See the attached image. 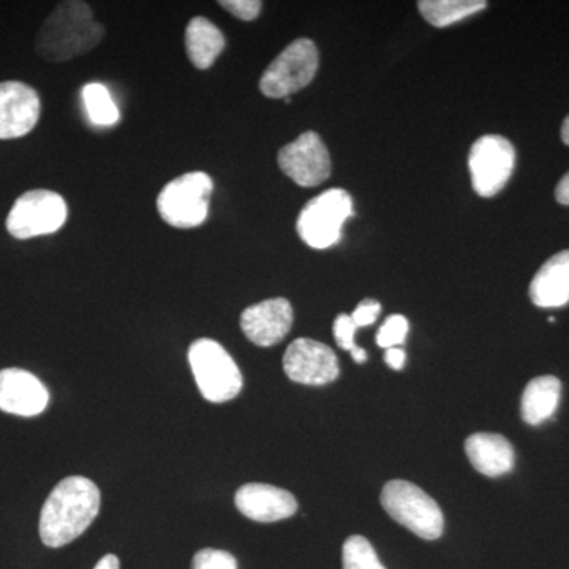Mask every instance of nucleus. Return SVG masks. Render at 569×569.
Returning a JSON list of instances; mask_svg holds the SVG:
<instances>
[{
    "label": "nucleus",
    "instance_id": "nucleus-1",
    "mask_svg": "<svg viewBox=\"0 0 569 569\" xmlns=\"http://www.w3.org/2000/svg\"><path fill=\"white\" fill-rule=\"evenodd\" d=\"M100 490L84 477L62 479L44 501L40 516V538L58 549L80 538L100 511Z\"/></svg>",
    "mask_w": 569,
    "mask_h": 569
},
{
    "label": "nucleus",
    "instance_id": "nucleus-2",
    "mask_svg": "<svg viewBox=\"0 0 569 569\" xmlns=\"http://www.w3.org/2000/svg\"><path fill=\"white\" fill-rule=\"evenodd\" d=\"M104 28L96 21L91 7L80 0L56 6L41 24L36 51L48 62H66L89 52L103 40Z\"/></svg>",
    "mask_w": 569,
    "mask_h": 569
},
{
    "label": "nucleus",
    "instance_id": "nucleus-3",
    "mask_svg": "<svg viewBox=\"0 0 569 569\" xmlns=\"http://www.w3.org/2000/svg\"><path fill=\"white\" fill-rule=\"evenodd\" d=\"M189 362L198 389L208 402H228L241 392V370L216 340H194L189 348Z\"/></svg>",
    "mask_w": 569,
    "mask_h": 569
},
{
    "label": "nucleus",
    "instance_id": "nucleus-4",
    "mask_svg": "<svg viewBox=\"0 0 569 569\" xmlns=\"http://www.w3.org/2000/svg\"><path fill=\"white\" fill-rule=\"evenodd\" d=\"M381 505L396 522L426 541L443 535L445 518L437 501L411 482L389 481L381 492Z\"/></svg>",
    "mask_w": 569,
    "mask_h": 569
},
{
    "label": "nucleus",
    "instance_id": "nucleus-5",
    "mask_svg": "<svg viewBox=\"0 0 569 569\" xmlns=\"http://www.w3.org/2000/svg\"><path fill=\"white\" fill-rule=\"evenodd\" d=\"M213 192L212 178L203 171H192L168 182L157 198V209L163 222L181 230L204 223Z\"/></svg>",
    "mask_w": 569,
    "mask_h": 569
},
{
    "label": "nucleus",
    "instance_id": "nucleus-6",
    "mask_svg": "<svg viewBox=\"0 0 569 569\" xmlns=\"http://www.w3.org/2000/svg\"><path fill=\"white\" fill-rule=\"evenodd\" d=\"M353 212V200L347 190H326L310 200L299 213L296 223L299 238L312 249H329L340 241L343 224Z\"/></svg>",
    "mask_w": 569,
    "mask_h": 569
},
{
    "label": "nucleus",
    "instance_id": "nucleus-7",
    "mask_svg": "<svg viewBox=\"0 0 569 569\" xmlns=\"http://www.w3.org/2000/svg\"><path fill=\"white\" fill-rule=\"evenodd\" d=\"M318 63L320 58L312 40L293 41L264 70L260 80L261 92L269 99H288L312 82Z\"/></svg>",
    "mask_w": 569,
    "mask_h": 569
},
{
    "label": "nucleus",
    "instance_id": "nucleus-8",
    "mask_svg": "<svg viewBox=\"0 0 569 569\" xmlns=\"http://www.w3.org/2000/svg\"><path fill=\"white\" fill-rule=\"evenodd\" d=\"M67 213L69 209L61 194L51 190H31L14 201L7 217V230L21 241L52 234L66 224Z\"/></svg>",
    "mask_w": 569,
    "mask_h": 569
},
{
    "label": "nucleus",
    "instance_id": "nucleus-9",
    "mask_svg": "<svg viewBox=\"0 0 569 569\" xmlns=\"http://www.w3.org/2000/svg\"><path fill=\"white\" fill-rule=\"evenodd\" d=\"M516 151L511 141L500 134H485L471 146L468 156L471 186L479 197H496L515 171Z\"/></svg>",
    "mask_w": 569,
    "mask_h": 569
},
{
    "label": "nucleus",
    "instance_id": "nucleus-10",
    "mask_svg": "<svg viewBox=\"0 0 569 569\" xmlns=\"http://www.w3.org/2000/svg\"><path fill=\"white\" fill-rule=\"evenodd\" d=\"M280 170L301 187H317L331 176V157L320 134L302 133L298 140L283 146L277 157Z\"/></svg>",
    "mask_w": 569,
    "mask_h": 569
},
{
    "label": "nucleus",
    "instance_id": "nucleus-11",
    "mask_svg": "<svg viewBox=\"0 0 569 569\" xmlns=\"http://www.w3.org/2000/svg\"><path fill=\"white\" fill-rule=\"evenodd\" d=\"M283 370L291 381L309 387H323L339 377L335 351L312 339H296L283 356Z\"/></svg>",
    "mask_w": 569,
    "mask_h": 569
},
{
    "label": "nucleus",
    "instance_id": "nucleus-12",
    "mask_svg": "<svg viewBox=\"0 0 569 569\" xmlns=\"http://www.w3.org/2000/svg\"><path fill=\"white\" fill-rule=\"evenodd\" d=\"M40 97L20 81L0 82V140H17L36 129Z\"/></svg>",
    "mask_w": 569,
    "mask_h": 569
},
{
    "label": "nucleus",
    "instance_id": "nucleus-13",
    "mask_svg": "<svg viewBox=\"0 0 569 569\" xmlns=\"http://www.w3.org/2000/svg\"><path fill=\"white\" fill-rule=\"evenodd\" d=\"M293 326V307L284 298L266 299L247 307L241 316V329L258 347H274L282 342Z\"/></svg>",
    "mask_w": 569,
    "mask_h": 569
},
{
    "label": "nucleus",
    "instance_id": "nucleus-14",
    "mask_svg": "<svg viewBox=\"0 0 569 569\" xmlns=\"http://www.w3.org/2000/svg\"><path fill=\"white\" fill-rule=\"evenodd\" d=\"M50 403L47 387L28 370H0V410L17 417H39Z\"/></svg>",
    "mask_w": 569,
    "mask_h": 569
},
{
    "label": "nucleus",
    "instance_id": "nucleus-15",
    "mask_svg": "<svg viewBox=\"0 0 569 569\" xmlns=\"http://www.w3.org/2000/svg\"><path fill=\"white\" fill-rule=\"evenodd\" d=\"M234 503L246 518L263 523L291 518L298 511V501L288 490L258 482L239 488Z\"/></svg>",
    "mask_w": 569,
    "mask_h": 569
},
{
    "label": "nucleus",
    "instance_id": "nucleus-16",
    "mask_svg": "<svg viewBox=\"0 0 569 569\" xmlns=\"http://www.w3.org/2000/svg\"><path fill=\"white\" fill-rule=\"evenodd\" d=\"M530 299L541 309H557L569 302V250L553 254L539 268L530 283Z\"/></svg>",
    "mask_w": 569,
    "mask_h": 569
},
{
    "label": "nucleus",
    "instance_id": "nucleus-17",
    "mask_svg": "<svg viewBox=\"0 0 569 569\" xmlns=\"http://www.w3.org/2000/svg\"><path fill=\"white\" fill-rule=\"evenodd\" d=\"M467 458L485 477L497 478L515 468V448L497 433H473L466 441Z\"/></svg>",
    "mask_w": 569,
    "mask_h": 569
},
{
    "label": "nucleus",
    "instance_id": "nucleus-18",
    "mask_svg": "<svg viewBox=\"0 0 569 569\" xmlns=\"http://www.w3.org/2000/svg\"><path fill=\"white\" fill-rule=\"evenodd\" d=\"M224 44H227V40H224L223 33L208 18L194 17L187 24L186 51L190 62L198 70L209 69L222 54Z\"/></svg>",
    "mask_w": 569,
    "mask_h": 569
},
{
    "label": "nucleus",
    "instance_id": "nucleus-19",
    "mask_svg": "<svg viewBox=\"0 0 569 569\" xmlns=\"http://www.w3.org/2000/svg\"><path fill=\"white\" fill-rule=\"evenodd\" d=\"M561 381L553 376H542L527 385L520 402V413L523 421L538 426L553 417L559 408Z\"/></svg>",
    "mask_w": 569,
    "mask_h": 569
},
{
    "label": "nucleus",
    "instance_id": "nucleus-20",
    "mask_svg": "<svg viewBox=\"0 0 569 569\" xmlns=\"http://www.w3.org/2000/svg\"><path fill=\"white\" fill-rule=\"evenodd\" d=\"M488 7L485 0H421L418 9L425 20L436 28H448L479 13Z\"/></svg>",
    "mask_w": 569,
    "mask_h": 569
},
{
    "label": "nucleus",
    "instance_id": "nucleus-21",
    "mask_svg": "<svg viewBox=\"0 0 569 569\" xmlns=\"http://www.w3.org/2000/svg\"><path fill=\"white\" fill-rule=\"evenodd\" d=\"M82 102L92 123L100 127L114 126L119 121V110L110 91L100 82H91L82 88Z\"/></svg>",
    "mask_w": 569,
    "mask_h": 569
},
{
    "label": "nucleus",
    "instance_id": "nucleus-22",
    "mask_svg": "<svg viewBox=\"0 0 569 569\" xmlns=\"http://www.w3.org/2000/svg\"><path fill=\"white\" fill-rule=\"evenodd\" d=\"M343 569H387L378 560L376 549L365 537H350L342 549Z\"/></svg>",
    "mask_w": 569,
    "mask_h": 569
},
{
    "label": "nucleus",
    "instance_id": "nucleus-23",
    "mask_svg": "<svg viewBox=\"0 0 569 569\" xmlns=\"http://www.w3.org/2000/svg\"><path fill=\"white\" fill-rule=\"evenodd\" d=\"M408 320L403 316H391L387 318L377 335L378 347L395 348L406 342L408 335Z\"/></svg>",
    "mask_w": 569,
    "mask_h": 569
},
{
    "label": "nucleus",
    "instance_id": "nucleus-24",
    "mask_svg": "<svg viewBox=\"0 0 569 569\" xmlns=\"http://www.w3.org/2000/svg\"><path fill=\"white\" fill-rule=\"evenodd\" d=\"M192 569H238V560L227 550L203 549L194 553Z\"/></svg>",
    "mask_w": 569,
    "mask_h": 569
},
{
    "label": "nucleus",
    "instance_id": "nucleus-25",
    "mask_svg": "<svg viewBox=\"0 0 569 569\" xmlns=\"http://www.w3.org/2000/svg\"><path fill=\"white\" fill-rule=\"evenodd\" d=\"M224 10L230 11L233 17L242 21L257 20L263 3L260 0H222L219 2Z\"/></svg>",
    "mask_w": 569,
    "mask_h": 569
},
{
    "label": "nucleus",
    "instance_id": "nucleus-26",
    "mask_svg": "<svg viewBox=\"0 0 569 569\" xmlns=\"http://www.w3.org/2000/svg\"><path fill=\"white\" fill-rule=\"evenodd\" d=\"M356 331H358V326L355 325L353 318L351 316H339L335 321V339L337 346L342 348V350L351 351L356 347L355 336Z\"/></svg>",
    "mask_w": 569,
    "mask_h": 569
},
{
    "label": "nucleus",
    "instance_id": "nucleus-27",
    "mask_svg": "<svg viewBox=\"0 0 569 569\" xmlns=\"http://www.w3.org/2000/svg\"><path fill=\"white\" fill-rule=\"evenodd\" d=\"M380 312V302L376 301V299H365V301L359 302V306L356 307L355 312L351 313V318H353L355 325L358 326V328H365V326L376 323Z\"/></svg>",
    "mask_w": 569,
    "mask_h": 569
},
{
    "label": "nucleus",
    "instance_id": "nucleus-28",
    "mask_svg": "<svg viewBox=\"0 0 569 569\" xmlns=\"http://www.w3.org/2000/svg\"><path fill=\"white\" fill-rule=\"evenodd\" d=\"M385 361H387V365L391 367V369L402 370L407 361L406 351L399 347L388 348L387 353H385Z\"/></svg>",
    "mask_w": 569,
    "mask_h": 569
},
{
    "label": "nucleus",
    "instance_id": "nucleus-29",
    "mask_svg": "<svg viewBox=\"0 0 569 569\" xmlns=\"http://www.w3.org/2000/svg\"><path fill=\"white\" fill-rule=\"evenodd\" d=\"M556 198L560 204L569 206V171L560 179L556 189Z\"/></svg>",
    "mask_w": 569,
    "mask_h": 569
},
{
    "label": "nucleus",
    "instance_id": "nucleus-30",
    "mask_svg": "<svg viewBox=\"0 0 569 569\" xmlns=\"http://www.w3.org/2000/svg\"><path fill=\"white\" fill-rule=\"evenodd\" d=\"M93 569H121V563H119L118 557L112 556V553H108V556H104Z\"/></svg>",
    "mask_w": 569,
    "mask_h": 569
},
{
    "label": "nucleus",
    "instance_id": "nucleus-31",
    "mask_svg": "<svg viewBox=\"0 0 569 569\" xmlns=\"http://www.w3.org/2000/svg\"><path fill=\"white\" fill-rule=\"evenodd\" d=\"M351 358L355 359V362H358V365H362V362L367 359V353L365 350H362L361 347H355L353 350L350 351Z\"/></svg>",
    "mask_w": 569,
    "mask_h": 569
},
{
    "label": "nucleus",
    "instance_id": "nucleus-32",
    "mask_svg": "<svg viewBox=\"0 0 569 569\" xmlns=\"http://www.w3.org/2000/svg\"><path fill=\"white\" fill-rule=\"evenodd\" d=\"M561 140L565 144L569 146V116L565 119L563 126H561Z\"/></svg>",
    "mask_w": 569,
    "mask_h": 569
}]
</instances>
